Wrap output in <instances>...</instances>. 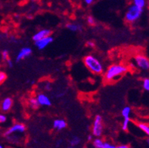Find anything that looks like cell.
<instances>
[{"mask_svg": "<svg viewBox=\"0 0 149 148\" xmlns=\"http://www.w3.org/2000/svg\"><path fill=\"white\" fill-rule=\"evenodd\" d=\"M45 89L46 91H49L52 89V87H51V84L50 83H47V84L45 85Z\"/></svg>", "mask_w": 149, "mask_h": 148, "instance_id": "cell-29", "label": "cell"}, {"mask_svg": "<svg viewBox=\"0 0 149 148\" xmlns=\"http://www.w3.org/2000/svg\"><path fill=\"white\" fill-rule=\"evenodd\" d=\"M86 21L87 24L89 25H90V26H95V19L94 18V17L91 16V15H89V16L87 17Z\"/></svg>", "mask_w": 149, "mask_h": 148, "instance_id": "cell-24", "label": "cell"}, {"mask_svg": "<svg viewBox=\"0 0 149 148\" xmlns=\"http://www.w3.org/2000/svg\"><path fill=\"white\" fill-rule=\"evenodd\" d=\"M94 1L95 0H84V2H85L86 5L89 6V5H91V4H93Z\"/></svg>", "mask_w": 149, "mask_h": 148, "instance_id": "cell-32", "label": "cell"}, {"mask_svg": "<svg viewBox=\"0 0 149 148\" xmlns=\"http://www.w3.org/2000/svg\"><path fill=\"white\" fill-rule=\"evenodd\" d=\"M134 61L137 67L142 70L149 69V58L142 54H136L134 57Z\"/></svg>", "mask_w": 149, "mask_h": 148, "instance_id": "cell-6", "label": "cell"}, {"mask_svg": "<svg viewBox=\"0 0 149 148\" xmlns=\"http://www.w3.org/2000/svg\"><path fill=\"white\" fill-rule=\"evenodd\" d=\"M128 71V67L124 64H114L110 65L106 69L104 75V79L106 82L111 83L117 80Z\"/></svg>", "mask_w": 149, "mask_h": 148, "instance_id": "cell-1", "label": "cell"}, {"mask_svg": "<svg viewBox=\"0 0 149 148\" xmlns=\"http://www.w3.org/2000/svg\"><path fill=\"white\" fill-rule=\"evenodd\" d=\"M28 104L30 108L33 109V110H37L40 107V104L38 102L36 98H33V97H32V98H30L29 99Z\"/></svg>", "mask_w": 149, "mask_h": 148, "instance_id": "cell-15", "label": "cell"}, {"mask_svg": "<svg viewBox=\"0 0 149 148\" xmlns=\"http://www.w3.org/2000/svg\"><path fill=\"white\" fill-rule=\"evenodd\" d=\"M33 51L31 49V48L30 47H24L22 49H21L19 50V51L17 52V55L15 57V61L18 63L21 60H24L26 58H29V57L32 54Z\"/></svg>", "mask_w": 149, "mask_h": 148, "instance_id": "cell-7", "label": "cell"}, {"mask_svg": "<svg viewBox=\"0 0 149 148\" xmlns=\"http://www.w3.org/2000/svg\"><path fill=\"white\" fill-rule=\"evenodd\" d=\"M93 145L95 148H102L104 145V141L100 137H95L93 140Z\"/></svg>", "mask_w": 149, "mask_h": 148, "instance_id": "cell-16", "label": "cell"}, {"mask_svg": "<svg viewBox=\"0 0 149 148\" xmlns=\"http://www.w3.org/2000/svg\"><path fill=\"white\" fill-rule=\"evenodd\" d=\"M130 123V117H125V118H123V123H122V129H123V131H128Z\"/></svg>", "mask_w": 149, "mask_h": 148, "instance_id": "cell-19", "label": "cell"}, {"mask_svg": "<svg viewBox=\"0 0 149 148\" xmlns=\"http://www.w3.org/2000/svg\"><path fill=\"white\" fill-rule=\"evenodd\" d=\"M132 4L144 9V8L146 6V0H132Z\"/></svg>", "mask_w": 149, "mask_h": 148, "instance_id": "cell-20", "label": "cell"}, {"mask_svg": "<svg viewBox=\"0 0 149 148\" xmlns=\"http://www.w3.org/2000/svg\"><path fill=\"white\" fill-rule=\"evenodd\" d=\"M36 99L40 104V106L43 107H50L52 105V101L45 94L43 93H40L36 96Z\"/></svg>", "mask_w": 149, "mask_h": 148, "instance_id": "cell-10", "label": "cell"}, {"mask_svg": "<svg viewBox=\"0 0 149 148\" xmlns=\"http://www.w3.org/2000/svg\"><path fill=\"white\" fill-rule=\"evenodd\" d=\"M53 40H54V39L52 36H46V37L42 38L41 40L35 42V46L39 50H43L45 48L48 47L50 44L52 43Z\"/></svg>", "mask_w": 149, "mask_h": 148, "instance_id": "cell-8", "label": "cell"}, {"mask_svg": "<svg viewBox=\"0 0 149 148\" xmlns=\"http://www.w3.org/2000/svg\"><path fill=\"white\" fill-rule=\"evenodd\" d=\"M14 101L12 100V98H10V97H7L5 99H3V101H2L1 105H0V109L2 112L3 113H7L12 108V106H13Z\"/></svg>", "mask_w": 149, "mask_h": 148, "instance_id": "cell-9", "label": "cell"}, {"mask_svg": "<svg viewBox=\"0 0 149 148\" xmlns=\"http://www.w3.org/2000/svg\"><path fill=\"white\" fill-rule=\"evenodd\" d=\"M146 142H147L148 145V146H149V138L147 139V140H146Z\"/></svg>", "mask_w": 149, "mask_h": 148, "instance_id": "cell-36", "label": "cell"}, {"mask_svg": "<svg viewBox=\"0 0 149 148\" xmlns=\"http://www.w3.org/2000/svg\"><path fill=\"white\" fill-rule=\"evenodd\" d=\"M93 135H89L88 136H87V141H92L93 140Z\"/></svg>", "mask_w": 149, "mask_h": 148, "instance_id": "cell-33", "label": "cell"}, {"mask_svg": "<svg viewBox=\"0 0 149 148\" xmlns=\"http://www.w3.org/2000/svg\"><path fill=\"white\" fill-rule=\"evenodd\" d=\"M67 29L72 31V32H81L83 30V26L79 23L71 22L66 24Z\"/></svg>", "mask_w": 149, "mask_h": 148, "instance_id": "cell-13", "label": "cell"}, {"mask_svg": "<svg viewBox=\"0 0 149 148\" xmlns=\"http://www.w3.org/2000/svg\"><path fill=\"white\" fill-rule=\"evenodd\" d=\"M11 42H17V40H15V37H12V38H11Z\"/></svg>", "mask_w": 149, "mask_h": 148, "instance_id": "cell-35", "label": "cell"}, {"mask_svg": "<svg viewBox=\"0 0 149 148\" xmlns=\"http://www.w3.org/2000/svg\"><path fill=\"white\" fill-rule=\"evenodd\" d=\"M83 64L91 73L95 75L101 74L104 71V67L102 62L93 54H88L84 57Z\"/></svg>", "mask_w": 149, "mask_h": 148, "instance_id": "cell-2", "label": "cell"}, {"mask_svg": "<svg viewBox=\"0 0 149 148\" xmlns=\"http://www.w3.org/2000/svg\"><path fill=\"white\" fill-rule=\"evenodd\" d=\"M2 34H0V39H2Z\"/></svg>", "mask_w": 149, "mask_h": 148, "instance_id": "cell-38", "label": "cell"}, {"mask_svg": "<svg viewBox=\"0 0 149 148\" xmlns=\"http://www.w3.org/2000/svg\"><path fill=\"white\" fill-rule=\"evenodd\" d=\"M131 112H132V109L129 106H126V107H123L121 110V115L123 116V118L125 117H130Z\"/></svg>", "mask_w": 149, "mask_h": 148, "instance_id": "cell-18", "label": "cell"}, {"mask_svg": "<svg viewBox=\"0 0 149 148\" xmlns=\"http://www.w3.org/2000/svg\"><path fill=\"white\" fill-rule=\"evenodd\" d=\"M64 94H65V92H60V93L56 94V97L58 98H62L63 96H64Z\"/></svg>", "mask_w": 149, "mask_h": 148, "instance_id": "cell-31", "label": "cell"}, {"mask_svg": "<svg viewBox=\"0 0 149 148\" xmlns=\"http://www.w3.org/2000/svg\"><path fill=\"white\" fill-rule=\"evenodd\" d=\"M104 126H103V120L100 115H96L94 119L92 126V135L94 137H101L103 134Z\"/></svg>", "mask_w": 149, "mask_h": 148, "instance_id": "cell-4", "label": "cell"}, {"mask_svg": "<svg viewBox=\"0 0 149 148\" xmlns=\"http://www.w3.org/2000/svg\"><path fill=\"white\" fill-rule=\"evenodd\" d=\"M26 130V126L24 124L21 123V122H17V123L13 124L12 126H10L5 132H4V136L7 137L9 135H17L15 134H24Z\"/></svg>", "mask_w": 149, "mask_h": 148, "instance_id": "cell-5", "label": "cell"}, {"mask_svg": "<svg viewBox=\"0 0 149 148\" xmlns=\"http://www.w3.org/2000/svg\"><path fill=\"white\" fill-rule=\"evenodd\" d=\"M139 129L142 130L144 133H146V135L149 138V125L148 124L144 123V122H139L137 124Z\"/></svg>", "mask_w": 149, "mask_h": 148, "instance_id": "cell-17", "label": "cell"}, {"mask_svg": "<svg viewBox=\"0 0 149 148\" xmlns=\"http://www.w3.org/2000/svg\"><path fill=\"white\" fill-rule=\"evenodd\" d=\"M80 143H81V138L78 136H74L69 140V145H70V147H76L79 146Z\"/></svg>", "mask_w": 149, "mask_h": 148, "instance_id": "cell-14", "label": "cell"}, {"mask_svg": "<svg viewBox=\"0 0 149 148\" xmlns=\"http://www.w3.org/2000/svg\"><path fill=\"white\" fill-rule=\"evenodd\" d=\"M7 77L8 76L6 72L0 70V85H2V83L6 82V80L7 79Z\"/></svg>", "mask_w": 149, "mask_h": 148, "instance_id": "cell-22", "label": "cell"}, {"mask_svg": "<svg viewBox=\"0 0 149 148\" xmlns=\"http://www.w3.org/2000/svg\"><path fill=\"white\" fill-rule=\"evenodd\" d=\"M86 45L87 46H90V47H93V46H94V43H93V42H86Z\"/></svg>", "mask_w": 149, "mask_h": 148, "instance_id": "cell-34", "label": "cell"}, {"mask_svg": "<svg viewBox=\"0 0 149 148\" xmlns=\"http://www.w3.org/2000/svg\"><path fill=\"white\" fill-rule=\"evenodd\" d=\"M130 145H120L117 146V148H130Z\"/></svg>", "mask_w": 149, "mask_h": 148, "instance_id": "cell-28", "label": "cell"}, {"mask_svg": "<svg viewBox=\"0 0 149 148\" xmlns=\"http://www.w3.org/2000/svg\"><path fill=\"white\" fill-rule=\"evenodd\" d=\"M62 140H58V141H56V144H55V145H56L57 147H59L61 146V145H62Z\"/></svg>", "mask_w": 149, "mask_h": 148, "instance_id": "cell-30", "label": "cell"}, {"mask_svg": "<svg viewBox=\"0 0 149 148\" xmlns=\"http://www.w3.org/2000/svg\"><path fill=\"white\" fill-rule=\"evenodd\" d=\"M7 121V116L3 113H0V124H3Z\"/></svg>", "mask_w": 149, "mask_h": 148, "instance_id": "cell-26", "label": "cell"}, {"mask_svg": "<svg viewBox=\"0 0 149 148\" xmlns=\"http://www.w3.org/2000/svg\"><path fill=\"white\" fill-rule=\"evenodd\" d=\"M142 88L146 92H149V78H145L142 80Z\"/></svg>", "mask_w": 149, "mask_h": 148, "instance_id": "cell-21", "label": "cell"}, {"mask_svg": "<svg viewBox=\"0 0 149 148\" xmlns=\"http://www.w3.org/2000/svg\"><path fill=\"white\" fill-rule=\"evenodd\" d=\"M52 126L53 129L56 131H62L66 129L68 126V123L63 119H56L53 121Z\"/></svg>", "mask_w": 149, "mask_h": 148, "instance_id": "cell-12", "label": "cell"}, {"mask_svg": "<svg viewBox=\"0 0 149 148\" xmlns=\"http://www.w3.org/2000/svg\"><path fill=\"white\" fill-rule=\"evenodd\" d=\"M102 148H117V145H113V144L108 142V141H104V145H103Z\"/></svg>", "mask_w": 149, "mask_h": 148, "instance_id": "cell-25", "label": "cell"}, {"mask_svg": "<svg viewBox=\"0 0 149 148\" xmlns=\"http://www.w3.org/2000/svg\"><path fill=\"white\" fill-rule=\"evenodd\" d=\"M5 62L6 63V65H7L8 67H9V68L13 67L14 63H13V61H12L11 59H10V58H8V60H6Z\"/></svg>", "mask_w": 149, "mask_h": 148, "instance_id": "cell-27", "label": "cell"}, {"mask_svg": "<svg viewBox=\"0 0 149 148\" xmlns=\"http://www.w3.org/2000/svg\"><path fill=\"white\" fill-rule=\"evenodd\" d=\"M143 8L137 7L135 5H131L128 7L125 13V21L129 24H135L139 21L143 14Z\"/></svg>", "mask_w": 149, "mask_h": 148, "instance_id": "cell-3", "label": "cell"}, {"mask_svg": "<svg viewBox=\"0 0 149 148\" xmlns=\"http://www.w3.org/2000/svg\"><path fill=\"white\" fill-rule=\"evenodd\" d=\"M0 148H3V146H2V145H1V144H0Z\"/></svg>", "mask_w": 149, "mask_h": 148, "instance_id": "cell-37", "label": "cell"}, {"mask_svg": "<svg viewBox=\"0 0 149 148\" xmlns=\"http://www.w3.org/2000/svg\"><path fill=\"white\" fill-rule=\"evenodd\" d=\"M52 33V31L49 29H42V30H39L37 33L34 34L33 36V40L34 42L37 41V40H40L42 38H45L46 36H51Z\"/></svg>", "mask_w": 149, "mask_h": 148, "instance_id": "cell-11", "label": "cell"}, {"mask_svg": "<svg viewBox=\"0 0 149 148\" xmlns=\"http://www.w3.org/2000/svg\"><path fill=\"white\" fill-rule=\"evenodd\" d=\"M2 54V58L4 61H6V60H8L9 58V51L7 50V49H4L3 51L1 53Z\"/></svg>", "mask_w": 149, "mask_h": 148, "instance_id": "cell-23", "label": "cell"}]
</instances>
